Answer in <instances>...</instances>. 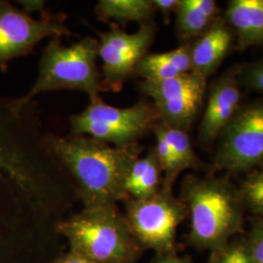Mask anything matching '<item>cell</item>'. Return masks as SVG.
Here are the masks:
<instances>
[{
	"label": "cell",
	"instance_id": "1",
	"mask_svg": "<svg viewBox=\"0 0 263 263\" xmlns=\"http://www.w3.org/2000/svg\"><path fill=\"white\" fill-rule=\"evenodd\" d=\"M45 141L59 164L73 179L83 208L117 207L118 202L127 200L125 179L143 151L139 142L112 146L88 136L63 138L51 134Z\"/></svg>",
	"mask_w": 263,
	"mask_h": 263
},
{
	"label": "cell",
	"instance_id": "2",
	"mask_svg": "<svg viewBox=\"0 0 263 263\" xmlns=\"http://www.w3.org/2000/svg\"><path fill=\"white\" fill-rule=\"evenodd\" d=\"M180 199L189 217L188 242L200 251L214 252L243 231L245 209L239 188L214 175H189Z\"/></svg>",
	"mask_w": 263,
	"mask_h": 263
},
{
	"label": "cell",
	"instance_id": "3",
	"mask_svg": "<svg viewBox=\"0 0 263 263\" xmlns=\"http://www.w3.org/2000/svg\"><path fill=\"white\" fill-rule=\"evenodd\" d=\"M57 230L69 251L93 263H138L144 252L117 207L83 208L60 221Z\"/></svg>",
	"mask_w": 263,
	"mask_h": 263
},
{
	"label": "cell",
	"instance_id": "4",
	"mask_svg": "<svg viewBox=\"0 0 263 263\" xmlns=\"http://www.w3.org/2000/svg\"><path fill=\"white\" fill-rule=\"evenodd\" d=\"M99 40L86 36L65 46L60 38H52L41 54L38 76L27 94L21 97L28 103L37 95L58 90H77L90 99L103 91L102 73L97 66Z\"/></svg>",
	"mask_w": 263,
	"mask_h": 263
},
{
	"label": "cell",
	"instance_id": "5",
	"mask_svg": "<svg viewBox=\"0 0 263 263\" xmlns=\"http://www.w3.org/2000/svg\"><path fill=\"white\" fill-rule=\"evenodd\" d=\"M29 156L28 134L19 112L0 96V238L19 226L24 213L30 210L19 185Z\"/></svg>",
	"mask_w": 263,
	"mask_h": 263
},
{
	"label": "cell",
	"instance_id": "6",
	"mask_svg": "<svg viewBox=\"0 0 263 263\" xmlns=\"http://www.w3.org/2000/svg\"><path fill=\"white\" fill-rule=\"evenodd\" d=\"M159 121L158 112L148 99L119 108L105 104L100 96L90 99L84 110L69 119L72 135L88 136L116 146L138 142L152 133Z\"/></svg>",
	"mask_w": 263,
	"mask_h": 263
},
{
	"label": "cell",
	"instance_id": "7",
	"mask_svg": "<svg viewBox=\"0 0 263 263\" xmlns=\"http://www.w3.org/2000/svg\"><path fill=\"white\" fill-rule=\"evenodd\" d=\"M125 217L133 235L143 250H152L156 255L178 254L177 233L187 211L180 198L173 191L160 189L152 197L127 199Z\"/></svg>",
	"mask_w": 263,
	"mask_h": 263
},
{
	"label": "cell",
	"instance_id": "8",
	"mask_svg": "<svg viewBox=\"0 0 263 263\" xmlns=\"http://www.w3.org/2000/svg\"><path fill=\"white\" fill-rule=\"evenodd\" d=\"M263 166V100L240 107L217 140L214 172L242 173Z\"/></svg>",
	"mask_w": 263,
	"mask_h": 263
},
{
	"label": "cell",
	"instance_id": "9",
	"mask_svg": "<svg viewBox=\"0 0 263 263\" xmlns=\"http://www.w3.org/2000/svg\"><path fill=\"white\" fill-rule=\"evenodd\" d=\"M153 22L143 24L134 33H127L117 24L99 34L98 56L102 60L103 91L119 92L125 81L135 76V68L148 50L156 35Z\"/></svg>",
	"mask_w": 263,
	"mask_h": 263
},
{
	"label": "cell",
	"instance_id": "10",
	"mask_svg": "<svg viewBox=\"0 0 263 263\" xmlns=\"http://www.w3.org/2000/svg\"><path fill=\"white\" fill-rule=\"evenodd\" d=\"M139 89L151 99L161 122L188 132L204 104L207 79L190 71L162 81L141 80Z\"/></svg>",
	"mask_w": 263,
	"mask_h": 263
},
{
	"label": "cell",
	"instance_id": "11",
	"mask_svg": "<svg viewBox=\"0 0 263 263\" xmlns=\"http://www.w3.org/2000/svg\"><path fill=\"white\" fill-rule=\"evenodd\" d=\"M66 16L47 13L33 19L7 0H0V69L20 57L27 56L40 41L48 37L70 36Z\"/></svg>",
	"mask_w": 263,
	"mask_h": 263
},
{
	"label": "cell",
	"instance_id": "12",
	"mask_svg": "<svg viewBox=\"0 0 263 263\" xmlns=\"http://www.w3.org/2000/svg\"><path fill=\"white\" fill-rule=\"evenodd\" d=\"M240 67L241 65L230 66L210 86L207 104L198 128V141L205 148L218 140L242 106Z\"/></svg>",
	"mask_w": 263,
	"mask_h": 263
},
{
	"label": "cell",
	"instance_id": "13",
	"mask_svg": "<svg viewBox=\"0 0 263 263\" xmlns=\"http://www.w3.org/2000/svg\"><path fill=\"white\" fill-rule=\"evenodd\" d=\"M233 49H236L235 33L222 15L204 34L191 42V71L208 80L218 70Z\"/></svg>",
	"mask_w": 263,
	"mask_h": 263
},
{
	"label": "cell",
	"instance_id": "14",
	"mask_svg": "<svg viewBox=\"0 0 263 263\" xmlns=\"http://www.w3.org/2000/svg\"><path fill=\"white\" fill-rule=\"evenodd\" d=\"M223 19L235 33L237 50L263 45V0H229Z\"/></svg>",
	"mask_w": 263,
	"mask_h": 263
},
{
	"label": "cell",
	"instance_id": "15",
	"mask_svg": "<svg viewBox=\"0 0 263 263\" xmlns=\"http://www.w3.org/2000/svg\"><path fill=\"white\" fill-rule=\"evenodd\" d=\"M175 15L177 38L183 45L204 34L223 14L215 0H179Z\"/></svg>",
	"mask_w": 263,
	"mask_h": 263
},
{
	"label": "cell",
	"instance_id": "16",
	"mask_svg": "<svg viewBox=\"0 0 263 263\" xmlns=\"http://www.w3.org/2000/svg\"><path fill=\"white\" fill-rule=\"evenodd\" d=\"M191 43L164 53H148L135 68V76L146 81H162L191 71Z\"/></svg>",
	"mask_w": 263,
	"mask_h": 263
},
{
	"label": "cell",
	"instance_id": "17",
	"mask_svg": "<svg viewBox=\"0 0 263 263\" xmlns=\"http://www.w3.org/2000/svg\"><path fill=\"white\" fill-rule=\"evenodd\" d=\"M163 171L152 146L143 157H139L132 164L125 179L127 199L142 200L157 194L162 187Z\"/></svg>",
	"mask_w": 263,
	"mask_h": 263
},
{
	"label": "cell",
	"instance_id": "18",
	"mask_svg": "<svg viewBox=\"0 0 263 263\" xmlns=\"http://www.w3.org/2000/svg\"><path fill=\"white\" fill-rule=\"evenodd\" d=\"M94 12L104 22L112 20L122 26L135 22L141 26L153 22L156 10L151 0H100Z\"/></svg>",
	"mask_w": 263,
	"mask_h": 263
},
{
	"label": "cell",
	"instance_id": "19",
	"mask_svg": "<svg viewBox=\"0 0 263 263\" xmlns=\"http://www.w3.org/2000/svg\"><path fill=\"white\" fill-rule=\"evenodd\" d=\"M156 128L161 132L173 152L175 172L178 178L183 171L198 169L202 165L193 148L187 132L171 128L161 121L156 124Z\"/></svg>",
	"mask_w": 263,
	"mask_h": 263
},
{
	"label": "cell",
	"instance_id": "20",
	"mask_svg": "<svg viewBox=\"0 0 263 263\" xmlns=\"http://www.w3.org/2000/svg\"><path fill=\"white\" fill-rule=\"evenodd\" d=\"M239 191L245 209L263 218V167L248 175Z\"/></svg>",
	"mask_w": 263,
	"mask_h": 263
},
{
	"label": "cell",
	"instance_id": "21",
	"mask_svg": "<svg viewBox=\"0 0 263 263\" xmlns=\"http://www.w3.org/2000/svg\"><path fill=\"white\" fill-rule=\"evenodd\" d=\"M206 263H254L243 240L230 241L224 247L211 252Z\"/></svg>",
	"mask_w": 263,
	"mask_h": 263
},
{
	"label": "cell",
	"instance_id": "22",
	"mask_svg": "<svg viewBox=\"0 0 263 263\" xmlns=\"http://www.w3.org/2000/svg\"><path fill=\"white\" fill-rule=\"evenodd\" d=\"M239 77L242 88L263 93V59L241 65Z\"/></svg>",
	"mask_w": 263,
	"mask_h": 263
},
{
	"label": "cell",
	"instance_id": "23",
	"mask_svg": "<svg viewBox=\"0 0 263 263\" xmlns=\"http://www.w3.org/2000/svg\"><path fill=\"white\" fill-rule=\"evenodd\" d=\"M245 242L254 263H263V218L254 221Z\"/></svg>",
	"mask_w": 263,
	"mask_h": 263
},
{
	"label": "cell",
	"instance_id": "24",
	"mask_svg": "<svg viewBox=\"0 0 263 263\" xmlns=\"http://www.w3.org/2000/svg\"><path fill=\"white\" fill-rule=\"evenodd\" d=\"M156 12L158 11L166 24H169L173 14L176 13L179 4V0H151Z\"/></svg>",
	"mask_w": 263,
	"mask_h": 263
},
{
	"label": "cell",
	"instance_id": "25",
	"mask_svg": "<svg viewBox=\"0 0 263 263\" xmlns=\"http://www.w3.org/2000/svg\"><path fill=\"white\" fill-rule=\"evenodd\" d=\"M20 5L23 7V11L29 15L32 12H40L41 15L45 12V1L42 0H20Z\"/></svg>",
	"mask_w": 263,
	"mask_h": 263
},
{
	"label": "cell",
	"instance_id": "26",
	"mask_svg": "<svg viewBox=\"0 0 263 263\" xmlns=\"http://www.w3.org/2000/svg\"><path fill=\"white\" fill-rule=\"evenodd\" d=\"M151 263H194L188 256H179L178 254L156 255Z\"/></svg>",
	"mask_w": 263,
	"mask_h": 263
},
{
	"label": "cell",
	"instance_id": "27",
	"mask_svg": "<svg viewBox=\"0 0 263 263\" xmlns=\"http://www.w3.org/2000/svg\"><path fill=\"white\" fill-rule=\"evenodd\" d=\"M52 263H93L80 254L69 251L67 254L58 257L56 260Z\"/></svg>",
	"mask_w": 263,
	"mask_h": 263
},
{
	"label": "cell",
	"instance_id": "28",
	"mask_svg": "<svg viewBox=\"0 0 263 263\" xmlns=\"http://www.w3.org/2000/svg\"><path fill=\"white\" fill-rule=\"evenodd\" d=\"M262 167H263V166H262Z\"/></svg>",
	"mask_w": 263,
	"mask_h": 263
}]
</instances>
